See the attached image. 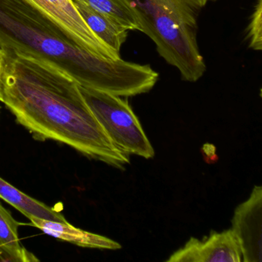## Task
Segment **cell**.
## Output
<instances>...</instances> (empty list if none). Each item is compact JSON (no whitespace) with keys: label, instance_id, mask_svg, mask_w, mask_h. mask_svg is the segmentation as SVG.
I'll return each instance as SVG.
<instances>
[{"label":"cell","instance_id":"8fae6325","mask_svg":"<svg viewBox=\"0 0 262 262\" xmlns=\"http://www.w3.org/2000/svg\"><path fill=\"white\" fill-rule=\"evenodd\" d=\"M128 30H139L134 14L122 0H79Z\"/></svg>","mask_w":262,"mask_h":262},{"label":"cell","instance_id":"7c38bea8","mask_svg":"<svg viewBox=\"0 0 262 262\" xmlns=\"http://www.w3.org/2000/svg\"><path fill=\"white\" fill-rule=\"evenodd\" d=\"M159 2L181 21L197 30V18L208 0H159Z\"/></svg>","mask_w":262,"mask_h":262},{"label":"cell","instance_id":"30bf717a","mask_svg":"<svg viewBox=\"0 0 262 262\" xmlns=\"http://www.w3.org/2000/svg\"><path fill=\"white\" fill-rule=\"evenodd\" d=\"M19 225L0 203V260L37 261L39 260L21 245L18 235Z\"/></svg>","mask_w":262,"mask_h":262},{"label":"cell","instance_id":"52a82bcc","mask_svg":"<svg viewBox=\"0 0 262 262\" xmlns=\"http://www.w3.org/2000/svg\"><path fill=\"white\" fill-rule=\"evenodd\" d=\"M28 225L42 230L45 234L74 245L87 248L116 250L122 248L118 242L89 231L75 228L69 222H59L30 217Z\"/></svg>","mask_w":262,"mask_h":262},{"label":"cell","instance_id":"5b68a950","mask_svg":"<svg viewBox=\"0 0 262 262\" xmlns=\"http://www.w3.org/2000/svg\"><path fill=\"white\" fill-rule=\"evenodd\" d=\"M231 224V230L242 251V261H261V186H254L250 197L236 208Z\"/></svg>","mask_w":262,"mask_h":262},{"label":"cell","instance_id":"9c48e42d","mask_svg":"<svg viewBox=\"0 0 262 262\" xmlns=\"http://www.w3.org/2000/svg\"><path fill=\"white\" fill-rule=\"evenodd\" d=\"M0 198L13 205L28 219L36 217L54 222H68L60 211L24 194L1 178Z\"/></svg>","mask_w":262,"mask_h":262},{"label":"cell","instance_id":"6da1fadb","mask_svg":"<svg viewBox=\"0 0 262 262\" xmlns=\"http://www.w3.org/2000/svg\"><path fill=\"white\" fill-rule=\"evenodd\" d=\"M0 48L53 64L82 86L116 93L128 68L89 28L71 0H0Z\"/></svg>","mask_w":262,"mask_h":262},{"label":"cell","instance_id":"8992f818","mask_svg":"<svg viewBox=\"0 0 262 262\" xmlns=\"http://www.w3.org/2000/svg\"><path fill=\"white\" fill-rule=\"evenodd\" d=\"M168 262H241L242 251L231 229L211 231L202 240L191 237L185 246L171 254Z\"/></svg>","mask_w":262,"mask_h":262},{"label":"cell","instance_id":"7a4b0ae2","mask_svg":"<svg viewBox=\"0 0 262 262\" xmlns=\"http://www.w3.org/2000/svg\"><path fill=\"white\" fill-rule=\"evenodd\" d=\"M1 102L36 139L67 144L119 169L129 164V155L110 140L79 84L50 62L6 55Z\"/></svg>","mask_w":262,"mask_h":262},{"label":"cell","instance_id":"9a60e30c","mask_svg":"<svg viewBox=\"0 0 262 262\" xmlns=\"http://www.w3.org/2000/svg\"><path fill=\"white\" fill-rule=\"evenodd\" d=\"M208 1H216V0H208Z\"/></svg>","mask_w":262,"mask_h":262},{"label":"cell","instance_id":"5bb4252c","mask_svg":"<svg viewBox=\"0 0 262 262\" xmlns=\"http://www.w3.org/2000/svg\"><path fill=\"white\" fill-rule=\"evenodd\" d=\"M6 53L0 48V101L2 98L3 78H4V67H5Z\"/></svg>","mask_w":262,"mask_h":262},{"label":"cell","instance_id":"ba28073f","mask_svg":"<svg viewBox=\"0 0 262 262\" xmlns=\"http://www.w3.org/2000/svg\"><path fill=\"white\" fill-rule=\"evenodd\" d=\"M71 1L90 30L107 47L120 54L121 47L126 41L129 30L79 0Z\"/></svg>","mask_w":262,"mask_h":262},{"label":"cell","instance_id":"4fadbf2b","mask_svg":"<svg viewBox=\"0 0 262 262\" xmlns=\"http://www.w3.org/2000/svg\"><path fill=\"white\" fill-rule=\"evenodd\" d=\"M248 39L250 48L262 50V0H257L248 28Z\"/></svg>","mask_w":262,"mask_h":262},{"label":"cell","instance_id":"3957f363","mask_svg":"<svg viewBox=\"0 0 262 262\" xmlns=\"http://www.w3.org/2000/svg\"><path fill=\"white\" fill-rule=\"evenodd\" d=\"M137 20L139 31L152 39L158 53L180 72L182 79L197 82L206 71L196 29L168 11L159 0H122Z\"/></svg>","mask_w":262,"mask_h":262},{"label":"cell","instance_id":"277c9868","mask_svg":"<svg viewBox=\"0 0 262 262\" xmlns=\"http://www.w3.org/2000/svg\"><path fill=\"white\" fill-rule=\"evenodd\" d=\"M88 106L110 140L120 151L152 159L155 150L128 101L120 96L79 85Z\"/></svg>","mask_w":262,"mask_h":262}]
</instances>
